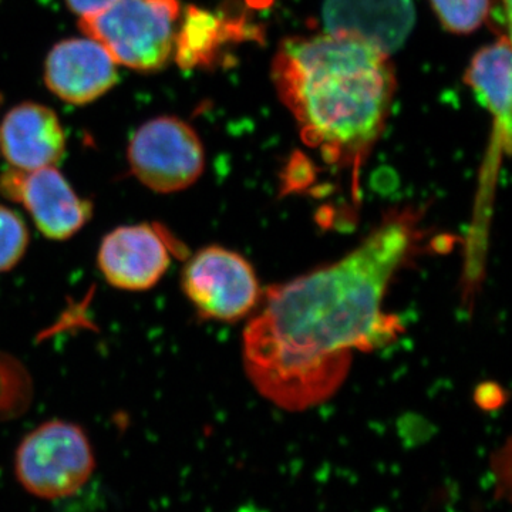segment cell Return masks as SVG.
Listing matches in <instances>:
<instances>
[{"label": "cell", "mask_w": 512, "mask_h": 512, "mask_svg": "<svg viewBox=\"0 0 512 512\" xmlns=\"http://www.w3.org/2000/svg\"><path fill=\"white\" fill-rule=\"evenodd\" d=\"M423 220L419 208L389 211L339 261L266 291L242 336L245 370L265 399L288 412L319 406L345 383L356 353L399 338L384 298L423 248Z\"/></svg>", "instance_id": "obj_1"}, {"label": "cell", "mask_w": 512, "mask_h": 512, "mask_svg": "<svg viewBox=\"0 0 512 512\" xmlns=\"http://www.w3.org/2000/svg\"><path fill=\"white\" fill-rule=\"evenodd\" d=\"M272 82L306 146L330 164L356 168L382 136L397 86L389 55L329 33L285 39Z\"/></svg>", "instance_id": "obj_2"}, {"label": "cell", "mask_w": 512, "mask_h": 512, "mask_svg": "<svg viewBox=\"0 0 512 512\" xmlns=\"http://www.w3.org/2000/svg\"><path fill=\"white\" fill-rule=\"evenodd\" d=\"M180 12L178 0H116L103 12L80 19V28L117 64L154 72L174 55Z\"/></svg>", "instance_id": "obj_3"}, {"label": "cell", "mask_w": 512, "mask_h": 512, "mask_svg": "<svg viewBox=\"0 0 512 512\" xmlns=\"http://www.w3.org/2000/svg\"><path fill=\"white\" fill-rule=\"evenodd\" d=\"M13 468L26 493L40 500H62L89 483L96 470V456L79 424L49 420L23 437Z\"/></svg>", "instance_id": "obj_4"}, {"label": "cell", "mask_w": 512, "mask_h": 512, "mask_svg": "<svg viewBox=\"0 0 512 512\" xmlns=\"http://www.w3.org/2000/svg\"><path fill=\"white\" fill-rule=\"evenodd\" d=\"M128 164L141 184L160 194L187 190L204 173L205 153L194 128L177 117L143 124L128 144Z\"/></svg>", "instance_id": "obj_5"}, {"label": "cell", "mask_w": 512, "mask_h": 512, "mask_svg": "<svg viewBox=\"0 0 512 512\" xmlns=\"http://www.w3.org/2000/svg\"><path fill=\"white\" fill-rule=\"evenodd\" d=\"M181 286L204 319L237 322L261 302V286L252 265L220 245L202 248L185 264Z\"/></svg>", "instance_id": "obj_6"}, {"label": "cell", "mask_w": 512, "mask_h": 512, "mask_svg": "<svg viewBox=\"0 0 512 512\" xmlns=\"http://www.w3.org/2000/svg\"><path fill=\"white\" fill-rule=\"evenodd\" d=\"M0 190L29 212L36 228L53 241L74 237L92 218V204L73 190L56 167L35 171L10 170Z\"/></svg>", "instance_id": "obj_7"}, {"label": "cell", "mask_w": 512, "mask_h": 512, "mask_svg": "<svg viewBox=\"0 0 512 512\" xmlns=\"http://www.w3.org/2000/svg\"><path fill=\"white\" fill-rule=\"evenodd\" d=\"M97 265L114 288L148 291L167 274L171 265L170 247L153 225H124L103 238Z\"/></svg>", "instance_id": "obj_8"}, {"label": "cell", "mask_w": 512, "mask_h": 512, "mask_svg": "<svg viewBox=\"0 0 512 512\" xmlns=\"http://www.w3.org/2000/svg\"><path fill=\"white\" fill-rule=\"evenodd\" d=\"M322 18L325 33L362 40L390 56L412 32L416 12L413 0H325Z\"/></svg>", "instance_id": "obj_9"}, {"label": "cell", "mask_w": 512, "mask_h": 512, "mask_svg": "<svg viewBox=\"0 0 512 512\" xmlns=\"http://www.w3.org/2000/svg\"><path fill=\"white\" fill-rule=\"evenodd\" d=\"M45 80L60 100L80 106L99 99L116 84L117 63L92 37L67 39L47 56Z\"/></svg>", "instance_id": "obj_10"}, {"label": "cell", "mask_w": 512, "mask_h": 512, "mask_svg": "<svg viewBox=\"0 0 512 512\" xmlns=\"http://www.w3.org/2000/svg\"><path fill=\"white\" fill-rule=\"evenodd\" d=\"M66 150L59 117L49 107L23 103L6 114L0 126V151L13 170L56 167Z\"/></svg>", "instance_id": "obj_11"}, {"label": "cell", "mask_w": 512, "mask_h": 512, "mask_svg": "<svg viewBox=\"0 0 512 512\" xmlns=\"http://www.w3.org/2000/svg\"><path fill=\"white\" fill-rule=\"evenodd\" d=\"M511 60L510 37L500 36L478 50L466 72L467 86L493 116L501 140L507 143L511 133Z\"/></svg>", "instance_id": "obj_12"}, {"label": "cell", "mask_w": 512, "mask_h": 512, "mask_svg": "<svg viewBox=\"0 0 512 512\" xmlns=\"http://www.w3.org/2000/svg\"><path fill=\"white\" fill-rule=\"evenodd\" d=\"M228 32L217 15L198 8H188L175 36L174 56L183 69L210 64Z\"/></svg>", "instance_id": "obj_13"}, {"label": "cell", "mask_w": 512, "mask_h": 512, "mask_svg": "<svg viewBox=\"0 0 512 512\" xmlns=\"http://www.w3.org/2000/svg\"><path fill=\"white\" fill-rule=\"evenodd\" d=\"M441 26L453 35H470L490 16L491 0H430Z\"/></svg>", "instance_id": "obj_14"}, {"label": "cell", "mask_w": 512, "mask_h": 512, "mask_svg": "<svg viewBox=\"0 0 512 512\" xmlns=\"http://www.w3.org/2000/svg\"><path fill=\"white\" fill-rule=\"evenodd\" d=\"M29 245V231L15 211L0 205V274L22 261Z\"/></svg>", "instance_id": "obj_15"}, {"label": "cell", "mask_w": 512, "mask_h": 512, "mask_svg": "<svg viewBox=\"0 0 512 512\" xmlns=\"http://www.w3.org/2000/svg\"><path fill=\"white\" fill-rule=\"evenodd\" d=\"M488 19L501 36L510 37L511 0H491Z\"/></svg>", "instance_id": "obj_16"}, {"label": "cell", "mask_w": 512, "mask_h": 512, "mask_svg": "<svg viewBox=\"0 0 512 512\" xmlns=\"http://www.w3.org/2000/svg\"><path fill=\"white\" fill-rule=\"evenodd\" d=\"M70 10L82 18L97 15L113 5L116 0H66Z\"/></svg>", "instance_id": "obj_17"}]
</instances>
